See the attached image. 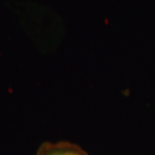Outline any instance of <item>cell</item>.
Returning <instances> with one entry per match:
<instances>
[{
	"label": "cell",
	"mask_w": 155,
	"mask_h": 155,
	"mask_svg": "<svg viewBox=\"0 0 155 155\" xmlns=\"http://www.w3.org/2000/svg\"><path fill=\"white\" fill-rule=\"evenodd\" d=\"M38 155H87L82 150L67 143L46 144L40 148Z\"/></svg>",
	"instance_id": "obj_1"
}]
</instances>
